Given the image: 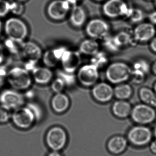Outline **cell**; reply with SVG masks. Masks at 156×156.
Here are the masks:
<instances>
[{"instance_id":"cell-12","label":"cell","mask_w":156,"mask_h":156,"mask_svg":"<svg viewBox=\"0 0 156 156\" xmlns=\"http://www.w3.org/2000/svg\"><path fill=\"white\" fill-rule=\"evenodd\" d=\"M91 92L93 99L100 103H107L114 97V88L109 82L97 83L93 86Z\"/></svg>"},{"instance_id":"cell-21","label":"cell","mask_w":156,"mask_h":156,"mask_svg":"<svg viewBox=\"0 0 156 156\" xmlns=\"http://www.w3.org/2000/svg\"><path fill=\"white\" fill-rule=\"evenodd\" d=\"M51 107L57 113H62L66 112L70 105L68 97L62 92L56 93L51 100Z\"/></svg>"},{"instance_id":"cell-22","label":"cell","mask_w":156,"mask_h":156,"mask_svg":"<svg viewBox=\"0 0 156 156\" xmlns=\"http://www.w3.org/2000/svg\"><path fill=\"white\" fill-rule=\"evenodd\" d=\"M87 15L83 7L74 5L71 9L70 16L71 23L73 26L79 27L82 26L86 22Z\"/></svg>"},{"instance_id":"cell-13","label":"cell","mask_w":156,"mask_h":156,"mask_svg":"<svg viewBox=\"0 0 156 156\" xmlns=\"http://www.w3.org/2000/svg\"><path fill=\"white\" fill-rule=\"evenodd\" d=\"M60 63L65 72L73 74L81 64V54L79 51L67 49L62 55Z\"/></svg>"},{"instance_id":"cell-48","label":"cell","mask_w":156,"mask_h":156,"mask_svg":"<svg viewBox=\"0 0 156 156\" xmlns=\"http://www.w3.org/2000/svg\"><path fill=\"white\" fill-rule=\"evenodd\" d=\"M17 1H18V2H24V1H26V0H16Z\"/></svg>"},{"instance_id":"cell-10","label":"cell","mask_w":156,"mask_h":156,"mask_svg":"<svg viewBox=\"0 0 156 156\" xmlns=\"http://www.w3.org/2000/svg\"><path fill=\"white\" fill-rule=\"evenodd\" d=\"M100 70L93 64L84 65L78 69L77 79L85 87H93L100 79Z\"/></svg>"},{"instance_id":"cell-43","label":"cell","mask_w":156,"mask_h":156,"mask_svg":"<svg viewBox=\"0 0 156 156\" xmlns=\"http://www.w3.org/2000/svg\"><path fill=\"white\" fill-rule=\"evenodd\" d=\"M151 71L154 75L156 76V60L151 66Z\"/></svg>"},{"instance_id":"cell-17","label":"cell","mask_w":156,"mask_h":156,"mask_svg":"<svg viewBox=\"0 0 156 156\" xmlns=\"http://www.w3.org/2000/svg\"><path fill=\"white\" fill-rule=\"evenodd\" d=\"M128 144L129 143L126 136L116 135L109 139L106 147L110 154L113 155L118 156L122 154L126 151Z\"/></svg>"},{"instance_id":"cell-49","label":"cell","mask_w":156,"mask_h":156,"mask_svg":"<svg viewBox=\"0 0 156 156\" xmlns=\"http://www.w3.org/2000/svg\"><path fill=\"white\" fill-rule=\"evenodd\" d=\"M96 1H98V2H101V1H105V0H95Z\"/></svg>"},{"instance_id":"cell-11","label":"cell","mask_w":156,"mask_h":156,"mask_svg":"<svg viewBox=\"0 0 156 156\" xmlns=\"http://www.w3.org/2000/svg\"><path fill=\"white\" fill-rule=\"evenodd\" d=\"M86 33L90 38L103 39L109 35L110 25L106 21L100 18H94L89 21L86 27Z\"/></svg>"},{"instance_id":"cell-32","label":"cell","mask_w":156,"mask_h":156,"mask_svg":"<svg viewBox=\"0 0 156 156\" xmlns=\"http://www.w3.org/2000/svg\"><path fill=\"white\" fill-rule=\"evenodd\" d=\"M34 115L36 121H39L43 117V112L40 105L34 102H30L27 105Z\"/></svg>"},{"instance_id":"cell-24","label":"cell","mask_w":156,"mask_h":156,"mask_svg":"<svg viewBox=\"0 0 156 156\" xmlns=\"http://www.w3.org/2000/svg\"><path fill=\"white\" fill-rule=\"evenodd\" d=\"M133 93L132 85L126 82L115 85L114 88V97L117 100H127L130 99Z\"/></svg>"},{"instance_id":"cell-6","label":"cell","mask_w":156,"mask_h":156,"mask_svg":"<svg viewBox=\"0 0 156 156\" xmlns=\"http://www.w3.org/2000/svg\"><path fill=\"white\" fill-rule=\"evenodd\" d=\"M8 38L17 42H24L28 35V28L25 23L16 17L7 19L4 26Z\"/></svg>"},{"instance_id":"cell-2","label":"cell","mask_w":156,"mask_h":156,"mask_svg":"<svg viewBox=\"0 0 156 156\" xmlns=\"http://www.w3.org/2000/svg\"><path fill=\"white\" fill-rule=\"evenodd\" d=\"M154 137L153 131L148 126L137 124L128 130L126 136L129 144L138 148L148 146Z\"/></svg>"},{"instance_id":"cell-15","label":"cell","mask_w":156,"mask_h":156,"mask_svg":"<svg viewBox=\"0 0 156 156\" xmlns=\"http://www.w3.org/2000/svg\"><path fill=\"white\" fill-rule=\"evenodd\" d=\"M71 5L67 0H54L48 6V14L53 20H63L69 12Z\"/></svg>"},{"instance_id":"cell-34","label":"cell","mask_w":156,"mask_h":156,"mask_svg":"<svg viewBox=\"0 0 156 156\" xmlns=\"http://www.w3.org/2000/svg\"><path fill=\"white\" fill-rule=\"evenodd\" d=\"M11 109L0 104V123H4L11 119L12 113Z\"/></svg>"},{"instance_id":"cell-1","label":"cell","mask_w":156,"mask_h":156,"mask_svg":"<svg viewBox=\"0 0 156 156\" xmlns=\"http://www.w3.org/2000/svg\"><path fill=\"white\" fill-rule=\"evenodd\" d=\"M132 71V67L127 63L116 61L109 64L106 67L105 77L111 84L116 85L130 80Z\"/></svg>"},{"instance_id":"cell-44","label":"cell","mask_w":156,"mask_h":156,"mask_svg":"<svg viewBox=\"0 0 156 156\" xmlns=\"http://www.w3.org/2000/svg\"><path fill=\"white\" fill-rule=\"evenodd\" d=\"M71 5H76V3L78 2V1L80 0H67Z\"/></svg>"},{"instance_id":"cell-47","label":"cell","mask_w":156,"mask_h":156,"mask_svg":"<svg viewBox=\"0 0 156 156\" xmlns=\"http://www.w3.org/2000/svg\"><path fill=\"white\" fill-rule=\"evenodd\" d=\"M2 22L0 21V33H1V31H2Z\"/></svg>"},{"instance_id":"cell-35","label":"cell","mask_w":156,"mask_h":156,"mask_svg":"<svg viewBox=\"0 0 156 156\" xmlns=\"http://www.w3.org/2000/svg\"><path fill=\"white\" fill-rule=\"evenodd\" d=\"M24 5L21 2L16 1L10 3V12L16 15H20L24 11Z\"/></svg>"},{"instance_id":"cell-9","label":"cell","mask_w":156,"mask_h":156,"mask_svg":"<svg viewBox=\"0 0 156 156\" xmlns=\"http://www.w3.org/2000/svg\"><path fill=\"white\" fill-rule=\"evenodd\" d=\"M131 7L123 0H107L102 6L103 14L109 18L127 16Z\"/></svg>"},{"instance_id":"cell-25","label":"cell","mask_w":156,"mask_h":156,"mask_svg":"<svg viewBox=\"0 0 156 156\" xmlns=\"http://www.w3.org/2000/svg\"><path fill=\"white\" fill-rule=\"evenodd\" d=\"M138 95L142 103L156 108V93L153 89L146 86L141 87L139 89Z\"/></svg>"},{"instance_id":"cell-45","label":"cell","mask_w":156,"mask_h":156,"mask_svg":"<svg viewBox=\"0 0 156 156\" xmlns=\"http://www.w3.org/2000/svg\"><path fill=\"white\" fill-rule=\"evenodd\" d=\"M153 133H154V138L156 139V125L154 128V131H153Z\"/></svg>"},{"instance_id":"cell-31","label":"cell","mask_w":156,"mask_h":156,"mask_svg":"<svg viewBox=\"0 0 156 156\" xmlns=\"http://www.w3.org/2000/svg\"><path fill=\"white\" fill-rule=\"evenodd\" d=\"M147 76L146 74L141 71L132 69L130 80L135 84H142L145 81Z\"/></svg>"},{"instance_id":"cell-42","label":"cell","mask_w":156,"mask_h":156,"mask_svg":"<svg viewBox=\"0 0 156 156\" xmlns=\"http://www.w3.org/2000/svg\"><path fill=\"white\" fill-rule=\"evenodd\" d=\"M47 156H62L59 151H52Z\"/></svg>"},{"instance_id":"cell-5","label":"cell","mask_w":156,"mask_h":156,"mask_svg":"<svg viewBox=\"0 0 156 156\" xmlns=\"http://www.w3.org/2000/svg\"><path fill=\"white\" fill-rule=\"evenodd\" d=\"M130 117L136 124L148 126L156 119L155 108L142 103L132 107Z\"/></svg>"},{"instance_id":"cell-18","label":"cell","mask_w":156,"mask_h":156,"mask_svg":"<svg viewBox=\"0 0 156 156\" xmlns=\"http://www.w3.org/2000/svg\"><path fill=\"white\" fill-rule=\"evenodd\" d=\"M132 106L126 100H117L113 103L111 112L118 119H124L130 116Z\"/></svg>"},{"instance_id":"cell-46","label":"cell","mask_w":156,"mask_h":156,"mask_svg":"<svg viewBox=\"0 0 156 156\" xmlns=\"http://www.w3.org/2000/svg\"><path fill=\"white\" fill-rule=\"evenodd\" d=\"M153 90H154L155 92L156 93V81L155 82L154 84V89Z\"/></svg>"},{"instance_id":"cell-50","label":"cell","mask_w":156,"mask_h":156,"mask_svg":"<svg viewBox=\"0 0 156 156\" xmlns=\"http://www.w3.org/2000/svg\"><path fill=\"white\" fill-rule=\"evenodd\" d=\"M155 4L156 5V0H154Z\"/></svg>"},{"instance_id":"cell-28","label":"cell","mask_w":156,"mask_h":156,"mask_svg":"<svg viewBox=\"0 0 156 156\" xmlns=\"http://www.w3.org/2000/svg\"><path fill=\"white\" fill-rule=\"evenodd\" d=\"M103 46L107 52L112 54L118 53L122 49L114 39V36L110 34L103 39Z\"/></svg>"},{"instance_id":"cell-23","label":"cell","mask_w":156,"mask_h":156,"mask_svg":"<svg viewBox=\"0 0 156 156\" xmlns=\"http://www.w3.org/2000/svg\"><path fill=\"white\" fill-rule=\"evenodd\" d=\"M79 48L81 54L93 56L100 51V45L97 40L90 38L82 41Z\"/></svg>"},{"instance_id":"cell-26","label":"cell","mask_w":156,"mask_h":156,"mask_svg":"<svg viewBox=\"0 0 156 156\" xmlns=\"http://www.w3.org/2000/svg\"><path fill=\"white\" fill-rule=\"evenodd\" d=\"M109 58L107 53L104 51H99L93 56L91 64L95 66L99 70L107 67L109 65Z\"/></svg>"},{"instance_id":"cell-37","label":"cell","mask_w":156,"mask_h":156,"mask_svg":"<svg viewBox=\"0 0 156 156\" xmlns=\"http://www.w3.org/2000/svg\"><path fill=\"white\" fill-rule=\"evenodd\" d=\"M7 72L5 67H0V87L4 84L5 80H6Z\"/></svg>"},{"instance_id":"cell-51","label":"cell","mask_w":156,"mask_h":156,"mask_svg":"<svg viewBox=\"0 0 156 156\" xmlns=\"http://www.w3.org/2000/svg\"><path fill=\"white\" fill-rule=\"evenodd\" d=\"M147 1H151V0H147Z\"/></svg>"},{"instance_id":"cell-16","label":"cell","mask_w":156,"mask_h":156,"mask_svg":"<svg viewBox=\"0 0 156 156\" xmlns=\"http://www.w3.org/2000/svg\"><path fill=\"white\" fill-rule=\"evenodd\" d=\"M155 27L151 23H141L135 27L133 31L134 39L139 43L150 42L155 37Z\"/></svg>"},{"instance_id":"cell-8","label":"cell","mask_w":156,"mask_h":156,"mask_svg":"<svg viewBox=\"0 0 156 156\" xmlns=\"http://www.w3.org/2000/svg\"><path fill=\"white\" fill-rule=\"evenodd\" d=\"M11 119L17 128L24 130L31 127L36 122L34 114L27 106H21L14 109Z\"/></svg>"},{"instance_id":"cell-3","label":"cell","mask_w":156,"mask_h":156,"mask_svg":"<svg viewBox=\"0 0 156 156\" xmlns=\"http://www.w3.org/2000/svg\"><path fill=\"white\" fill-rule=\"evenodd\" d=\"M18 55L24 63L25 68L32 70L37 63L42 58V50L40 47L33 42H23Z\"/></svg>"},{"instance_id":"cell-36","label":"cell","mask_w":156,"mask_h":156,"mask_svg":"<svg viewBox=\"0 0 156 156\" xmlns=\"http://www.w3.org/2000/svg\"><path fill=\"white\" fill-rule=\"evenodd\" d=\"M10 12V3L6 0H0V17L7 15Z\"/></svg>"},{"instance_id":"cell-30","label":"cell","mask_w":156,"mask_h":156,"mask_svg":"<svg viewBox=\"0 0 156 156\" xmlns=\"http://www.w3.org/2000/svg\"><path fill=\"white\" fill-rule=\"evenodd\" d=\"M126 17L134 23H140L144 18L143 12L139 8L131 7Z\"/></svg>"},{"instance_id":"cell-40","label":"cell","mask_w":156,"mask_h":156,"mask_svg":"<svg viewBox=\"0 0 156 156\" xmlns=\"http://www.w3.org/2000/svg\"><path fill=\"white\" fill-rule=\"evenodd\" d=\"M149 20L150 23L154 25H156V11L152 12L149 15Z\"/></svg>"},{"instance_id":"cell-38","label":"cell","mask_w":156,"mask_h":156,"mask_svg":"<svg viewBox=\"0 0 156 156\" xmlns=\"http://www.w3.org/2000/svg\"><path fill=\"white\" fill-rule=\"evenodd\" d=\"M148 146L151 153L154 154L156 155V139L155 138L154 139H153Z\"/></svg>"},{"instance_id":"cell-4","label":"cell","mask_w":156,"mask_h":156,"mask_svg":"<svg viewBox=\"0 0 156 156\" xmlns=\"http://www.w3.org/2000/svg\"><path fill=\"white\" fill-rule=\"evenodd\" d=\"M32 77L25 68L15 67L8 71L6 80L13 89L24 90L28 89L32 84Z\"/></svg>"},{"instance_id":"cell-39","label":"cell","mask_w":156,"mask_h":156,"mask_svg":"<svg viewBox=\"0 0 156 156\" xmlns=\"http://www.w3.org/2000/svg\"><path fill=\"white\" fill-rule=\"evenodd\" d=\"M149 42V47L150 49L153 53L156 54V37H154Z\"/></svg>"},{"instance_id":"cell-14","label":"cell","mask_w":156,"mask_h":156,"mask_svg":"<svg viewBox=\"0 0 156 156\" xmlns=\"http://www.w3.org/2000/svg\"><path fill=\"white\" fill-rule=\"evenodd\" d=\"M24 102L23 94L14 89L4 90L0 94V103L11 110L23 106Z\"/></svg>"},{"instance_id":"cell-19","label":"cell","mask_w":156,"mask_h":156,"mask_svg":"<svg viewBox=\"0 0 156 156\" xmlns=\"http://www.w3.org/2000/svg\"><path fill=\"white\" fill-rule=\"evenodd\" d=\"M66 49L64 47H59L47 51L42 57L45 66L48 68L56 67L60 62L62 55Z\"/></svg>"},{"instance_id":"cell-29","label":"cell","mask_w":156,"mask_h":156,"mask_svg":"<svg viewBox=\"0 0 156 156\" xmlns=\"http://www.w3.org/2000/svg\"><path fill=\"white\" fill-rule=\"evenodd\" d=\"M132 68V69L141 71L147 75L151 71V65L144 58H138L135 60Z\"/></svg>"},{"instance_id":"cell-27","label":"cell","mask_w":156,"mask_h":156,"mask_svg":"<svg viewBox=\"0 0 156 156\" xmlns=\"http://www.w3.org/2000/svg\"><path fill=\"white\" fill-rule=\"evenodd\" d=\"M114 36L118 45L122 48L131 45L134 40L133 37L125 31H121Z\"/></svg>"},{"instance_id":"cell-20","label":"cell","mask_w":156,"mask_h":156,"mask_svg":"<svg viewBox=\"0 0 156 156\" xmlns=\"http://www.w3.org/2000/svg\"><path fill=\"white\" fill-rule=\"evenodd\" d=\"M31 71L32 79L38 84L44 85L48 83L53 78V72L46 66H36Z\"/></svg>"},{"instance_id":"cell-41","label":"cell","mask_w":156,"mask_h":156,"mask_svg":"<svg viewBox=\"0 0 156 156\" xmlns=\"http://www.w3.org/2000/svg\"><path fill=\"white\" fill-rule=\"evenodd\" d=\"M4 58V52L2 46L0 44V64L3 61Z\"/></svg>"},{"instance_id":"cell-33","label":"cell","mask_w":156,"mask_h":156,"mask_svg":"<svg viewBox=\"0 0 156 156\" xmlns=\"http://www.w3.org/2000/svg\"><path fill=\"white\" fill-rule=\"evenodd\" d=\"M66 86V84L64 81L62 80V78L59 77L52 81L51 88L54 92L58 93L62 92Z\"/></svg>"},{"instance_id":"cell-7","label":"cell","mask_w":156,"mask_h":156,"mask_svg":"<svg viewBox=\"0 0 156 156\" xmlns=\"http://www.w3.org/2000/svg\"><path fill=\"white\" fill-rule=\"evenodd\" d=\"M67 140L66 131L59 126L50 128L46 135L47 145L52 151H60L63 149L67 145Z\"/></svg>"}]
</instances>
